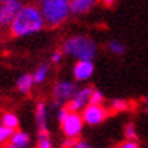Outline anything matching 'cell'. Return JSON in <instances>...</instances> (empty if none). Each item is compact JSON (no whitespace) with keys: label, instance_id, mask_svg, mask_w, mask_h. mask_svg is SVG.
Returning <instances> with one entry per match:
<instances>
[{"label":"cell","instance_id":"cell-1","mask_svg":"<svg viewBox=\"0 0 148 148\" xmlns=\"http://www.w3.org/2000/svg\"><path fill=\"white\" fill-rule=\"evenodd\" d=\"M42 27H44V17L41 11L33 5H26L21 6L14 21L11 23L9 32L12 36H24L39 32Z\"/></svg>","mask_w":148,"mask_h":148},{"label":"cell","instance_id":"cell-2","mask_svg":"<svg viewBox=\"0 0 148 148\" xmlns=\"http://www.w3.org/2000/svg\"><path fill=\"white\" fill-rule=\"evenodd\" d=\"M62 50L66 55L76 56L80 60L85 62H91V59L95 56V44H94L89 38L85 36H73L70 39H66L62 45Z\"/></svg>","mask_w":148,"mask_h":148},{"label":"cell","instance_id":"cell-3","mask_svg":"<svg viewBox=\"0 0 148 148\" xmlns=\"http://www.w3.org/2000/svg\"><path fill=\"white\" fill-rule=\"evenodd\" d=\"M42 17L44 21H47L49 26H58L62 21H65L70 14V2L65 0H44L41 3Z\"/></svg>","mask_w":148,"mask_h":148},{"label":"cell","instance_id":"cell-4","mask_svg":"<svg viewBox=\"0 0 148 148\" xmlns=\"http://www.w3.org/2000/svg\"><path fill=\"white\" fill-rule=\"evenodd\" d=\"M20 9H21V2L17 0H6L0 3V27H9Z\"/></svg>","mask_w":148,"mask_h":148},{"label":"cell","instance_id":"cell-5","mask_svg":"<svg viewBox=\"0 0 148 148\" xmlns=\"http://www.w3.org/2000/svg\"><path fill=\"white\" fill-rule=\"evenodd\" d=\"M82 125H83V119L79 113H68L62 123V130L68 138H74L80 133Z\"/></svg>","mask_w":148,"mask_h":148},{"label":"cell","instance_id":"cell-6","mask_svg":"<svg viewBox=\"0 0 148 148\" xmlns=\"http://www.w3.org/2000/svg\"><path fill=\"white\" fill-rule=\"evenodd\" d=\"M109 115V110L104 109L103 106H94V104H89L83 109V116L82 119L86 121L88 124H98Z\"/></svg>","mask_w":148,"mask_h":148},{"label":"cell","instance_id":"cell-7","mask_svg":"<svg viewBox=\"0 0 148 148\" xmlns=\"http://www.w3.org/2000/svg\"><path fill=\"white\" fill-rule=\"evenodd\" d=\"M92 88H83L82 91L76 92V95L73 97V100L68 103L66 106V109H68L70 113H77L79 110H82L86 107V103L89 101V97L92 94Z\"/></svg>","mask_w":148,"mask_h":148},{"label":"cell","instance_id":"cell-8","mask_svg":"<svg viewBox=\"0 0 148 148\" xmlns=\"http://www.w3.org/2000/svg\"><path fill=\"white\" fill-rule=\"evenodd\" d=\"M53 95H55L56 103H64L66 100H73V97L76 95V86L70 82H59L55 86V91H53Z\"/></svg>","mask_w":148,"mask_h":148},{"label":"cell","instance_id":"cell-9","mask_svg":"<svg viewBox=\"0 0 148 148\" xmlns=\"http://www.w3.org/2000/svg\"><path fill=\"white\" fill-rule=\"evenodd\" d=\"M94 73V65L92 62H85V60H79L74 66V76L77 80H85L91 77V74Z\"/></svg>","mask_w":148,"mask_h":148},{"label":"cell","instance_id":"cell-10","mask_svg":"<svg viewBox=\"0 0 148 148\" xmlns=\"http://www.w3.org/2000/svg\"><path fill=\"white\" fill-rule=\"evenodd\" d=\"M36 121H38V132L39 138H49V132H47L45 125V104L41 101L36 106Z\"/></svg>","mask_w":148,"mask_h":148},{"label":"cell","instance_id":"cell-11","mask_svg":"<svg viewBox=\"0 0 148 148\" xmlns=\"http://www.w3.org/2000/svg\"><path fill=\"white\" fill-rule=\"evenodd\" d=\"M94 5H95L94 0H73L70 2V11L76 14H83V12H88Z\"/></svg>","mask_w":148,"mask_h":148},{"label":"cell","instance_id":"cell-12","mask_svg":"<svg viewBox=\"0 0 148 148\" xmlns=\"http://www.w3.org/2000/svg\"><path fill=\"white\" fill-rule=\"evenodd\" d=\"M9 142L11 145H14L17 148H26L29 145V134L24 132H14Z\"/></svg>","mask_w":148,"mask_h":148},{"label":"cell","instance_id":"cell-13","mask_svg":"<svg viewBox=\"0 0 148 148\" xmlns=\"http://www.w3.org/2000/svg\"><path fill=\"white\" fill-rule=\"evenodd\" d=\"M32 85H33V77L30 74H24V76H21L17 80V88L20 92H29Z\"/></svg>","mask_w":148,"mask_h":148},{"label":"cell","instance_id":"cell-14","mask_svg":"<svg viewBox=\"0 0 148 148\" xmlns=\"http://www.w3.org/2000/svg\"><path fill=\"white\" fill-rule=\"evenodd\" d=\"M2 125L8 127V129H11V130H15L18 127V118L14 115V113L6 112L5 115L2 116Z\"/></svg>","mask_w":148,"mask_h":148},{"label":"cell","instance_id":"cell-15","mask_svg":"<svg viewBox=\"0 0 148 148\" xmlns=\"http://www.w3.org/2000/svg\"><path fill=\"white\" fill-rule=\"evenodd\" d=\"M12 134H14V130L8 129V127H3L0 125V145H8V142L11 140Z\"/></svg>","mask_w":148,"mask_h":148},{"label":"cell","instance_id":"cell-16","mask_svg":"<svg viewBox=\"0 0 148 148\" xmlns=\"http://www.w3.org/2000/svg\"><path fill=\"white\" fill-rule=\"evenodd\" d=\"M47 71H49V66L47 65H41L39 68L36 70V73L33 74V82L35 83H41V82H44L45 80V76H47Z\"/></svg>","mask_w":148,"mask_h":148},{"label":"cell","instance_id":"cell-17","mask_svg":"<svg viewBox=\"0 0 148 148\" xmlns=\"http://www.w3.org/2000/svg\"><path fill=\"white\" fill-rule=\"evenodd\" d=\"M130 109V103L125 101V100H115L112 103V110L113 112H123V110H127Z\"/></svg>","mask_w":148,"mask_h":148},{"label":"cell","instance_id":"cell-18","mask_svg":"<svg viewBox=\"0 0 148 148\" xmlns=\"http://www.w3.org/2000/svg\"><path fill=\"white\" fill-rule=\"evenodd\" d=\"M89 101L94 106H101V103H103V94L100 91H92L91 97H89Z\"/></svg>","mask_w":148,"mask_h":148},{"label":"cell","instance_id":"cell-19","mask_svg":"<svg viewBox=\"0 0 148 148\" xmlns=\"http://www.w3.org/2000/svg\"><path fill=\"white\" fill-rule=\"evenodd\" d=\"M109 50H110L112 53L121 55V53H124V45L119 44L118 41H110V42H109Z\"/></svg>","mask_w":148,"mask_h":148},{"label":"cell","instance_id":"cell-20","mask_svg":"<svg viewBox=\"0 0 148 148\" xmlns=\"http://www.w3.org/2000/svg\"><path fill=\"white\" fill-rule=\"evenodd\" d=\"M124 133H125V136L129 138V139H132V140L138 138V136H136V132H134V127H133V124H129V125H127Z\"/></svg>","mask_w":148,"mask_h":148},{"label":"cell","instance_id":"cell-21","mask_svg":"<svg viewBox=\"0 0 148 148\" xmlns=\"http://www.w3.org/2000/svg\"><path fill=\"white\" fill-rule=\"evenodd\" d=\"M77 142H79L77 138H66L62 144V148H74Z\"/></svg>","mask_w":148,"mask_h":148},{"label":"cell","instance_id":"cell-22","mask_svg":"<svg viewBox=\"0 0 148 148\" xmlns=\"http://www.w3.org/2000/svg\"><path fill=\"white\" fill-rule=\"evenodd\" d=\"M38 148H51V144H50L49 138H41V139H39Z\"/></svg>","mask_w":148,"mask_h":148},{"label":"cell","instance_id":"cell-23","mask_svg":"<svg viewBox=\"0 0 148 148\" xmlns=\"http://www.w3.org/2000/svg\"><path fill=\"white\" fill-rule=\"evenodd\" d=\"M68 109H66V107H64V109H60V112H59V121L60 123H64V119L66 118V115H68Z\"/></svg>","mask_w":148,"mask_h":148},{"label":"cell","instance_id":"cell-24","mask_svg":"<svg viewBox=\"0 0 148 148\" xmlns=\"http://www.w3.org/2000/svg\"><path fill=\"white\" fill-rule=\"evenodd\" d=\"M119 148H138V145L133 140H129V142H124L123 145H119Z\"/></svg>","mask_w":148,"mask_h":148},{"label":"cell","instance_id":"cell-25","mask_svg":"<svg viewBox=\"0 0 148 148\" xmlns=\"http://www.w3.org/2000/svg\"><path fill=\"white\" fill-rule=\"evenodd\" d=\"M74 148H89V147L86 145L85 142H82V140H79V142L76 144V147H74Z\"/></svg>","mask_w":148,"mask_h":148},{"label":"cell","instance_id":"cell-26","mask_svg":"<svg viewBox=\"0 0 148 148\" xmlns=\"http://www.w3.org/2000/svg\"><path fill=\"white\" fill-rule=\"evenodd\" d=\"M60 60V53H55L53 55V62H59Z\"/></svg>","mask_w":148,"mask_h":148},{"label":"cell","instance_id":"cell-27","mask_svg":"<svg viewBox=\"0 0 148 148\" xmlns=\"http://www.w3.org/2000/svg\"><path fill=\"white\" fill-rule=\"evenodd\" d=\"M144 103H145V110L148 112V98H145V100H144Z\"/></svg>","mask_w":148,"mask_h":148},{"label":"cell","instance_id":"cell-28","mask_svg":"<svg viewBox=\"0 0 148 148\" xmlns=\"http://www.w3.org/2000/svg\"><path fill=\"white\" fill-rule=\"evenodd\" d=\"M3 148H17V147H14V145H11V144H8V145H5Z\"/></svg>","mask_w":148,"mask_h":148}]
</instances>
